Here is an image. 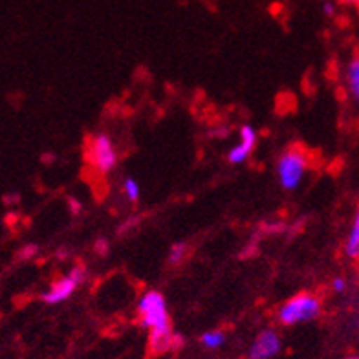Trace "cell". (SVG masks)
<instances>
[{"instance_id": "2", "label": "cell", "mask_w": 359, "mask_h": 359, "mask_svg": "<svg viewBox=\"0 0 359 359\" xmlns=\"http://www.w3.org/2000/svg\"><path fill=\"white\" fill-rule=\"evenodd\" d=\"M308 165H310V161H308V154L303 149L293 147V149L284 152L279 158V163H277V176H279L280 187L286 191L297 189L304 175H306Z\"/></svg>"}, {"instance_id": "9", "label": "cell", "mask_w": 359, "mask_h": 359, "mask_svg": "<svg viewBox=\"0 0 359 359\" xmlns=\"http://www.w3.org/2000/svg\"><path fill=\"white\" fill-rule=\"evenodd\" d=\"M346 85L355 103L359 104V57H354L346 67Z\"/></svg>"}, {"instance_id": "3", "label": "cell", "mask_w": 359, "mask_h": 359, "mask_svg": "<svg viewBox=\"0 0 359 359\" xmlns=\"http://www.w3.org/2000/svg\"><path fill=\"white\" fill-rule=\"evenodd\" d=\"M321 312V301L312 293H299L288 299L279 310V323L293 326L299 323L312 321Z\"/></svg>"}, {"instance_id": "4", "label": "cell", "mask_w": 359, "mask_h": 359, "mask_svg": "<svg viewBox=\"0 0 359 359\" xmlns=\"http://www.w3.org/2000/svg\"><path fill=\"white\" fill-rule=\"evenodd\" d=\"M86 160L97 172L107 175L118 165V151L114 147L109 134H95L90 137L88 147H86Z\"/></svg>"}, {"instance_id": "10", "label": "cell", "mask_w": 359, "mask_h": 359, "mask_svg": "<svg viewBox=\"0 0 359 359\" xmlns=\"http://www.w3.org/2000/svg\"><path fill=\"white\" fill-rule=\"evenodd\" d=\"M200 343H202L205 348L209 350H217L226 343V336H224V332L220 330H209L203 332L202 337H200Z\"/></svg>"}, {"instance_id": "16", "label": "cell", "mask_w": 359, "mask_h": 359, "mask_svg": "<svg viewBox=\"0 0 359 359\" xmlns=\"http://www.w3.org/2000/svg\"><path fill=\"white\" fill-rule=\"evenodd\" d=\"M332 290L336 293H343L346 290V280L343 277H336V279L332 280Z\"/></svg>"}, {"instance_id": "21", "label": "cell", "mask_w": 359, "mask_h": 359, "mask_svg": "<svg viewBox=\"0 0 359 359\" xmlns=\"http://www.w3.org/2000/svg\"><path fill=\"white\" fill-rule=\"evenodd\" d=\"M19 200V196L17 194H6L4 196V203H15Z\"/></svg>"}, {"instance_id": "18", "label": "cell", "mask_w": 359, "mask_h": 359, "mask_svg": "<svg viewBox=\"0 0 359 359\" xmlns=\"http://www.w3.org/2000/svg\"><path fill=\"white\" fill-rule=\"evenodd\" d=\"M95 251H97L100 255H104V253L109 251V242L104 241V238H100V241H97V244H95Z\"/></svg>"}, {"instance_id": "23", "label": "cell", "mask_w": 359, "mask_h": 359, "mask_svg": "<svg viewBox=\"0 0 359 359\" xmlns=\"http://www.w3.org/2000/svg\"><path fill=\"white\" fill-rule=\"evenodd\" d=\"M348 359H359V355H350Z\"/></svg>"}, {"instance_id": "7", "label": "cell", "mask_w": 359, "mask_h": 359, "mask_svg": "<svg viewBox=\"0 0 359 359\" xmlns=\"http://www.w3.org/2000/svg\"><path fill=\"white\" fill-rule=\"evenodd\" d=\"M77 286H79V284L72 279L70 275H67V277H61V279H57L55 283L50 286V290H46V292L43 293V301L48 304L65 303L67 299H70L72 295L76 293Z\"/></svg>"}, {"instance_id": "1", "label": "cell", "mask_w": 359, "mask_h": 359, "mask_svg": "<svg viewBox=\"0 0 359 359\" xmlns=\"http://www.w3.org/2000/svg\"><path fill=\"white\" fill-rule=\"evenodd\" d=\"M137 316L143 328L151 334H161L170 330V319L167 312L165 297L156 290H149L137 301Z\"/></svg>"}, {"instance_id": "15", "label": "cell", "mask_w": 359, "mask_h": 359, "mask_svg": "<svg viewBox=\"0 0 359 359\" xmlns=\"http://www.w3.org/2000/svg\"><path fill=\"white\" fill-rule=\"evenodd\" d=\"M284 229H286V224H284V222L264 224V227H262V231L269 233V235H277V233H283Z\"/></svg>"}, {"instance_id": "22", "label": "cell", "mask_w": 359, "mask_h": 359, "mask_svg": "<svg viewBox=\"0 0 359 359\" xmlns=\"http://www.w3.org/2000/svg\"><path fill=\"white\" fill-rule=\"evenodd\" d=\"M343 2H345V4H355L358 0H343Z\"/></svg>"}, {"instance_id": "24", "label": "cell", "mask_w": 359, "mask_h": 359, "mask_svg": "<svg viewBox=\"0 0 359 359\" xmlns=\"http://www.w3.org/2000/svg\"><path fill=\"white\" fill-rule=\"evenodd\" d=\"M354 6H355V8H358V11H359V0H358V2H355Z\"/></svg>"}, {"instance_id": "14", "label": "cell", "mask_w": 359, "mask_h": 359, "mask_svg": "<svg viewBox=\"0 0 359 359\" xmlns=\"http://www.w3.org/2000/svg\"><path fill=\"white\" fill-rule=\"evenodd\" d=\"M39 248L35 246V244H26V246L22 248V250L19 251V257L22 260H28V259H34L35 255H37Z\"/></svg>"}, {"instance_id": "12", "label": "cell", "mask_w": 359, "mask_h": 359, "mask_svg": "<svg viewBox=\"0 0 359 359\" xmlns=\"http://www.w3.org/2000/svg\"><path fill=\"white\" fill-rule=\"evenodd\" d=\"M185 253H187V246H185V244H182V242H178V244H175V246L170 248L169 262H170V264H172V266L180 264V262L184 260Z\"/></svg>"}, {"instance_id": "13", "label": "cell", "mask_w": 359, "mask_h": 359, "mask_svg": "<svg viewBox=\"0 0 359 359\" xmlns=\"http://www.w3.org/2000/svg\"><path fill=\"white\" fill-rule=\"evenodd\" d=\"M68 275H70L72 279L76 280L77 284H83L86 280V269L83 268V266H74Z\"/></svg>"}, {"instance_id": "19", "label": "cell", "mask_w": 359, "mask_h": 359, "mask_svg": "<svg viewBox=\"0 0 359 359\" xmlns=\"http://www.w3.org/2000/svg\"><path fill=\"white\" fill-rule=\"evenodd\" d=\"M136 222H137V218H136V217H130V218H128V220H127V222L123 224V226L119 227V233H125V231H127V229H130V227H134L133 224H136Z\"/></svg>"}, {"instance_id": "8", "label": "cell", "mask_w": 359, "mask_h": 359, "mask_svg": "<svg viewBox=\"0 0 359 359\" xmlns=\"http://www.w3.org/2000/svg\"><path fill=\"white\" fill-rule=\"evenodd\" d=\"M345 253H346V257H350V259H358L359 257V208H358V211H355L352 227H350L348 238H346Z\"/></svg>"}, {"instance_id": "6", "label": "cell", "mask_w": 359, "mask_h": 359, "mask_svg": "<svg viewBox=\"0 0 359 359\" xmlns=\"http://www.w3.org/2000/svg\"><path fill=\"white\" fill-rule=\"evenodd\" d=\"M257 145V133L255 128L250 127V125H244L241 127V142L233 147L229 154H227V160L229 163H242L246 161L248 156H250L253 149Z\"/></svg>"}, {"instance_id": "5", "label": "cell", "mask_w": 359, "mask_h": 359, "mask_svg": "<svg viewBox=\"0 0 359 359\" xmlns=\"http://www.w3.org/2000/svg\"><path fill=\"white\" fill-rule=\"evenodd\" d=\"M280 352V337L271 328L262 330L250 346V359H271Z\"/></svg>"}, {"instance_id": "17", "label": "cell", "mask_w": 359, "mask_h": 359, "mask_svg": "<svg viewBox=\"0 0 359 359\" xmlns=\"http://www.w3.org/2000/svg\"><path fill=\"white\" fill-rule=\"evenodd\" d=\"M323 13H325L326 17H332V15L336 13V6H334V2L326 0L325 4H323Z\"/></svg>"}, {"instance_id": "11", "label": "cell", "mask_w": 359, "mask_h": 359, "mask_svg": "<svg viewBox=\"0 0 359 359\" xmlns=\"http://www.w3.org/2000/svg\"><path fill=\"white\" fill-rule=\"evenodd\" d=\"M123 193L127 196L128 202H137L140 200V194H142V189H140V184H137L134 178H125L123 182Z\"/></svg>"}, {"instance_id": "20", "label": "cell", "mask_w": 359, "mask_h": 359, "mask_svg": "<svg viewBox=\"0 0 359 359\" xmlns=\"http://www.w3.org/2000/svg\"><path fill=\"white\" fill-rule=\"evenodd\" d=\"M213 134H215V136H218V137H224V136H227V134H229V130H227L226 127H220V128H217V130H213Z\"/></svg>"}]
</instances>
